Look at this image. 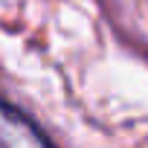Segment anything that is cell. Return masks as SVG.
<instances>
[{
    "label": "cell",
    "mask_w": 148,
    "mask_h": 148,
    "mask_svg": "<svg viewBox=\"0 0 148 148\" xmlns=\"http://www.w3.org/2000/svg\"><path fill=\"white\" fill-rule=\"evenodd\" d=\"M0 145L6 148H44L49 145V136L15 105L0 99Z\"/></svg>",
    "instance_id": "1"
}]
</instances>
